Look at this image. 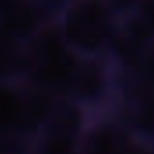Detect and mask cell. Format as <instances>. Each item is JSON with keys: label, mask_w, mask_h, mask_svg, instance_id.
Segmentation results:
<instances>
[{"label": "cell", "mask_w": 154, "mask_h": 154, "mask_svg": "<svg viewBox=\"0 0 154 154\" xmlns=\"http://www.w3.org/2000/svg\"><path fill=\"white\" fill-rule=\"evenodd\" d=\"M54 22L63 44L76 58L109 54L122 24L107 0H65Z\"/></svg>", "instance_id": "6da1fadb"}, {"label": "cell", "mask_w": 154, "mask_h": 154, "mask_svg": "<svg viewBox=\"0 0 154 154\" xmlns=\"http://www.w3.org/2000/svg\"><path fill=\"white\" fill-rule=\"evenodd\" d=\"M132 138L120 112L85 118L78 136V154H120Z\"/></svg>", "instance_id": "7a4b0ae2"}, {"label": "cell", "mask_w": 154, "mask_h": 154, "mask_svg": "<svg viewBox=\"0 0 154 154\" xmlns=\"http://www.w3.org/2000/svg\"><path fill=\"white\" fill-rule=\"evenodd\" d=\"M0 136L33 140L27 82L0 80Z\"/></svg>", "instance_id": "3957f363"}, {"label": "cell", "mask_w": 154, "mask_h": 154, "mask_svg": "<svg viewBox=\"0 0 154 154\" xmlns=\"http://www.w3.org/2000/svg\"><path fill=\"white\" fill-rule=\"evenodd\" d=\"M122 116L132 136L154 145V93L134 87L131 84V76Z\"/></svg>", "instance_id": "277c9868"}, {"label": "cell", "mask_w": 154, "mask_h": 154, "mask_svg": "<svg viewBox=\"0 0 154 154\" xmlns=\"http://www.w3.org/2000/svg\"><path fill=\"white\" fill-rule=\"evenodd\" d=\"M27 51L26 42L0 31V80L26 82Z\"/></svg>", "instance_id": "5b68a950"}, {"label": "cell", "mask_w": 154, "mask_h": 154, "mask_svg": "<svg viewBox=\"0 0 154 154\" xmlns=\"http://www.w3.org/2000/svg\"><path fill=\"white\" fill-rule=\"evenodd\" d=\"M131 84L141 91L154 93V40L143 49L134 67L129 71Z\"/></svg>", "instance_id": "8992f818"}, {"label": "cell", "mask_w": 154, "mask_h": 154, "mask_svg": "<svg viewBox=\"0 0 154 154\" xmlns=\"http://www.w3.org/2000/svg\"><path fill=\"white\" fill-rule=\"evenodd\" d=\"M141 2H143V0H107L109 8L112 9V13L116 15V18L120 22L129 20L138 11V8L141 6Z\"/></svg>", "instance_id": "52a82bcc"}, {"label": "cell", "mask_w": 154, "mask_h": 154, "mask_svg": "<svg viewBox=\"0 0 154 154\" xmlns=\"http://www.w3.org/2000/svg\"><path fill=\"white\" fill-rule=\"evenodd\" d=\"M31 140L20 138H2L0 136V154H24Z\"/></svg>", "instance_id": "ba28073f"}, {"label": "cell", "mask_w": 154, "mask_h": 154, "mask_svg": "<svg viewBox=\"0 0 154 154\" xmlns=\"http://www.w3.org/2000/svg\"><path fill=\"white\" fill-rule=\"evenodd\" d=\"M120 154H154V145H150L147 141H141L136 136H132Z\"/></svg>", "instance_id": "9c48e42d"}]
</instances>
